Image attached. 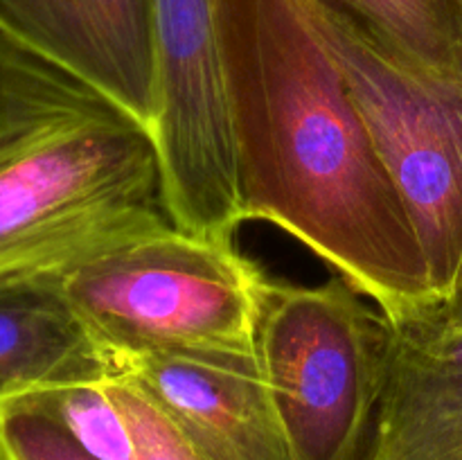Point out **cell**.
Instances as JSON below:
<instances>
[{
    "instance_id": "obj_1",
    "label": "cell",
    "mask_w": 462,
    "mask_h": 460,
    "mask_svg": "<svg viewBox=\"0 0 462 460\" xmlns=\"http://www.w3.org/2000/svg\"><path fill=\"white\" fill-rule=\"evenodd\" d=\"M242 219L275 225L388 320L429 302V266L319 0H217Z\"/></svg>"
},
{
    "instance_id": "obj_2",
    "label": "cell",
    "mask_w": 462,
    "mask_h": 460,
    "mask_svg": "<svg viewBox=\"0 0 462 460\" xmlns=\"http://www.w3.org/2000/svg\"><path fill=\"white\" fill-rule=\"evenodd\" d=\"M171 225L152 129L0 25V289Z\"/></svg>"
},
{
    "instance_id": "obj_3",
    "label": "cell",
    "mask_w": 462,
    "mask_h": 460,
    "mask_svg": "<svg viewBox=\"0 0 462 460\" xmlns=\"http://www.w3.org/2000/svg\"><path fill=\"white\" fill-rule=\"evenodd\" d=\"M266 282L235 242L171 225L84 262L59 287L116 363L161 354L262 368Z\"/></svg>"
},
{
    "instance_id": "obj_4",
    "label": "cell",
    "mask_w": 462,
    "mask_h": 460,
    "mask_svg": "<svg viewBox=\"0 0 462 460\" xmlns=\"http://www.w3.org/2000/svg\"><path fill=\"white\" fill-rule=\"evenodd\" d=\"M337 273L266 282L257 350L291 460H368L391 323Z\"/></svg>"
},
{
    "instance_id": "obj_5",
    "label": "cell",
    "mask_w": 462,
    "mask_h": 460,
    "mask_svg": "<svg viewBox=\"0 0 462 460\" xmlns=\"http://www.w3.org/2000/svg\"><path fill=\"white\" fill-rule=\"evenodd\" d=\"M319 16L445 300L462 266V77L406 61L329 0Z\"/></svg>"
},
{
    "instance_id": "obj_6",
    "label": "cell",
    "mask_w": 462,
    "mask_h": 460,
    "mask_svg": "<svg viewBox=\"0 0 462 460\" xmlns=\"http://www.w3.org/2000/svg\"><path fill=\"white\" fill-rule=\"evenodd\" d=\"M391 323L368 460H462V320L433 300Z\"/></svg>"
},
{
    "instance_id": "obj_7",
    "label": "cell",
    "mask_w": 462,
    "mask_h": 460,
    "mask_svg": "<svg viewBox=\"0 0 462 460\" xmlns=\"http://www.w3.org/2000/svg\"><path fill=\"white\" fill-rule=\"evenodd\" d=\"M0 25L152 129V0H0Z\"/></svg>"
},
{
    "instance_id": "obj_8",
    "label": "cell",
    "mask_w": 462,
    "mask_h": 460,
    "mask_svg": "<svg viewBox=\"0 0 462 460\" xmlns=\"http://www.w3.org/2000/svg\"><path fill=\"white\" fill-rule=\"evenodd\" d=\"M176 424L203 460H291L262 368H230L179 356L117 363Z\"/></svg>"
},
{
    "instance_id": "obj_9",
    "label": "cell",
    "mask_w": 462,
    "mask_h": 460,
    "mask_svg": "<svg viewBox=\"0 0 462 460\" xmlns=\"http://www.w3.org/2000/svg\"><path fill=\"white\" fill-rule=\"evenodd\" d=\"M120 377L59 282L0 289V406L36 392Z\"/></svg>"
},
{
    "instance_id": "obj_10",
    "label": "cell",
    "mask_w": 462,
    "mask_h": 460,
    "mask_svg": "<svg viewBox=\"0 0 462 460\" xmlns=\"http://www.w3.org/2000/svg\"><path fill=\"white\" fill-rule=\"evenodd\" d=\"M406 61L462 77V0H329Z\"/></svg>"
},
{
    "instance_id": "obj_11",
    "label": "cell",
    "mask_w": 462,
    "mask_h": 460,
    "mask_svg": "<svg viewBox=\"0 0 462 460\" xmlns=\"http://www.w3.org/2000/svg\"><path fill=\"white\" fill-rule=\"evenodd\" d=\"M21 400L52 418L97 460H135L129 427L106 383H79Z\"/></svg>"
},
{
    "instance_id": "obj_12",
    "label": "cell",
    "mask_w": 462,
    "mask_h": 460,
    "mask_svg": "<svg viewBox=\"0 0 462 460\" xmlns=\"http://www.w3.org/2000/svg\"><path fill=\"white\" fill-rule=\"evenodd\" d=\"M106 391L129 427L135 460H203L134 379L120 374L106 382Z\"/></svg>"
},
{
    "instance_id": "obj_13",
    "label": "cell",
    "mask_w": 462,
    "mask_h": 460,
    "mask_svg": "<svg viewBox=\"0 0 462 460\" xmlns=\"http://www.w3.org/2000/svg\"><path fill=\"white\" fill-rule=\"evenodd\" d=\"M5 460H97L52 418L23 400L0 406Z\"/></svg>"
},
{
    "instance_id": "obj_14",
    "label": "cell",
    "mask_w": 462,
    "mask_h": 460,
    "mask_svg": "<svg viewBox=\"0 0 462 460\" xmlns=\"http://www.w3.org/2000/svg\"><path fill=\"white\" fill-rule=\"evenodd\" d=\"M440 307L451 316V318L462 320V266H460V273L458 280H456V287L454 291L449 293V298L440 300Z\"/></svg>"
},
{
    "instance_id": "obj_15",
    "label": "cell",
    "mask_w": 462,
    "mask_h": 460,
    "mask_svg": "<svg viewBox=\"0 0 462 460\" xmlns=\"http://www.w3.org/2000/svg\"><path fill=\"white\" fill-rule=\"evenodd\" d=\"M0 460H5V458H3V446H0Z\"/></svg>"
}]
</instances>
